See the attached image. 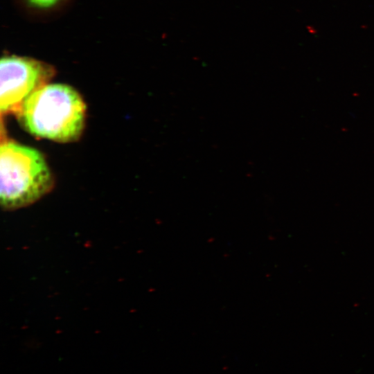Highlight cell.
Here are the masks:
<instances>
[{
  "mask_svg": "<svg viewBox=\"0 0 374 374\" xmlns=\"http://www.w3.org/2000/svg\"><path fill=\"white\" fill-rule=\"evenodd\" d=\"M16 115L21 126L33 136L71 143L82 134L86 105L72 87L48 83L30 96Z\"/></svg>",
  "mask_w": 374,
  "mask_h": 374,
  "instance_id": "6da1fadb",
  "label": "cell"
},
{
  "mask_svg": "<svg viewBox=\"0 0 374 374\" xmlns=\"http://www.w3.org/2000/svg\"><path fill=\"white\" fill-rule=\"evenodd\" d=\"M54 178L43 154L14 141L0 147V202L6 211L30 205L53 188Z\"/></svg>",
  "mask_w": 374,
  "mask_h": 374,
  "instance_id": "7a4b0ae2",
  "label": "cell"
},
{
  "mask_svg": "<svg viewBox=\"0 0 374 374\" xmlns=\"http://www.w3.org/2000/svg\"><path fill=\"white\" fill-rule=\"evenodd\" d=\"M34 7L39 8H48L54 6L60 0H27Z\"/></svg>",
  "mask_w": 374,
  "mask_h": 374,
  "instance_id": "277c9868",
  "label": "cell"
},
{
  "mask_svg": "<svg viewBox=\"0 0 374 374\" xmlns=\"http://www.w3.org/2000/svg\"><path fill=\"white\" fill-rule=\"evenodd\" d=\"M55 73L48 64L33 58L6 55L0 61V110L15 114L35 91Z\"/></svg>",
  "mask_w": 374,
  "mask_h": 374,
  "instance_id": "3957f363",
  "label": "cell"
}]
</instances>
